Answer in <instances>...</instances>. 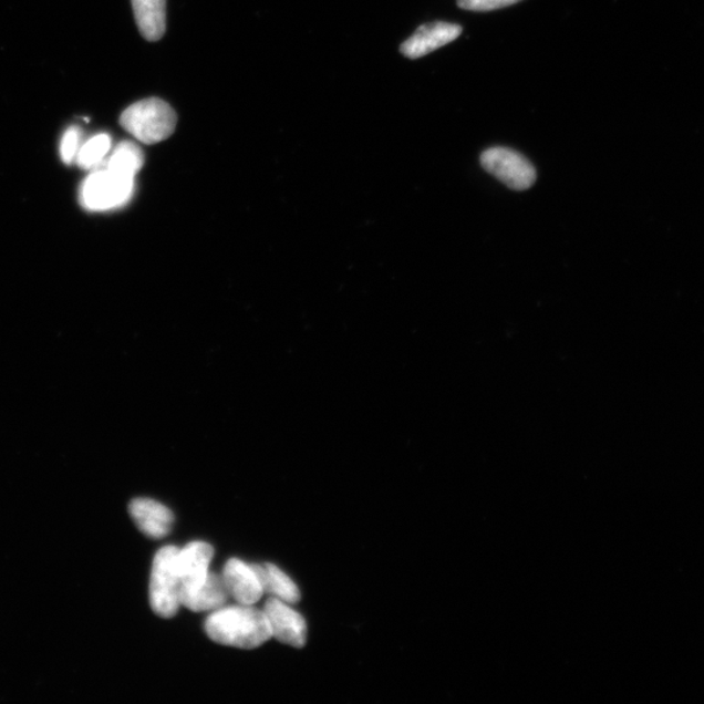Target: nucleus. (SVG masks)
<instances>
[{
  "mask_svg": "<svg viewBox=\"0 0 704 704\" xmlns=\"http://www.w3.org/2000/svg\"><path fill=\"white\" fill-rule=\"evenodd\" d=\"M205 632L216 643L245 650L260 648L271 638L266 612L241 604L213 611Z\"/></svg>",
  "mask_w": 704,
  "mask_h": 704,
  "instance_id": "obj_1",
  "label": "nucleus"
},
{
  "mask_svg": "<svg viewBox=\"0 0 704 704\" xmlns=\"http://www.w3.org/2000/svg\"><path fill=\"white\" fill-rule=\"evenodd\" d=\"M173 107L159 99H148L124 110L122 127L144 144H157L173 135L176 127Z\"/></svg>",
  "mask_w": 704,
  "mask_h": 704,
  "instance_id": "obj_2",
  "label": "nucleus"
},
{
  "mask_svg": "<svg viewBox=\"0 0 704 704\" xmlns=\"http://www.w3.org/2000/svg\"><path fill=\"white\" fill-rule=\"evenodd\" d=\"M134 190L135 178L100 166L84 180L80 204L91 211L113 210L127 204Z\"/></svg>",
  "mask_w": 704,
  "mask_h": 704,
  "instance_id": "obj_3",
  "label": "nucleus"
},
{
  "mask_svg": "<svg viewBox=\"0 0 704 704\" xmlns=\"http://www.w3.org/2000/svg\"><path fill=\"white\" fill-rule=\"evenodd\" d=\"M179 549L170 546L159 549L154 557L151 576V605L154 613L172 619L179 611L180 579L176 571Z\"/></svg>",
  "mask_w": 704,
  "mask_h": 704,
  "instance_id": "obj_4",
  "label": "nucleus"
},
{
  "mask_svg": "<svg viewBox=\"0 0 704 704\" xmlns=\"http://www.w3.org/2000/svg\"><path fill=\"white\" fill-rule=\"evenodd\" d=\"M480 164L487 173L496 176L513 190H526L537 182V170L522 154L495 146L482 154Z\"/></svg>",
  "mask_w": 704,
  "mask_h": 704,
  "instance_id": "obj_5",
  "label": "nucleus"
},
{
  "mask_svg": "<svg viewBox=\"0 0 704 704\" xmlns=\"http://www.w3.org/2000/svg\"><path fill=\"white\" fill-rule=\"evenodd\" d=\"M263 612L267 614L271 636L276 640L290 644L292 648L302 649L307 642V623L303 615L291 610L284 601L270 598Z\"/></svg>",
  "mask_w": 704,
  "mask_h": 704,
  "instance_id": "obj_6",
  "label": "nucleus"
},
{
  "mask_svg": "<svg viewBox=\"0 0 704 704\" xmlns=\"http://www.w3.org/2000/svg\"><path fill=\"white\" fill-rule=\"evenodd\" d=\"M213 556L215 549L204 541L189 542L186 548L179 549L175 563L180 579V590H194L205 582Z\"/></svg>",
  "mask_w": 704,
  "mask_h": 704,
  "instance_id": "obj_7",
  "label": "nucleus"
},
{
  "mask_svg": "<svg viewBox=\"0 0 704 704\" xmlns=\"http://www.w3.org/2000/svg\"><path fill=\"white\" fill-rule=\"evenodd\" d=\"M460 33V25L444 23V21L424 24L402 43L401 53L410 59L422 58L457 40Z\"/></svg>",
  "mask_w": 704,
  "mask_h": 704,
  "instance_id": "obj_8",
  "label": "nucleus"
},
{
  "mask_svg": "<svg viewBox=\"0 0 704 704\" xmlns=\"http://www.w3.org/2000/svg\"><path fill=\"white\" fill-rule=\"evenodd\" d=\"M130 515L141 531L152 539H163L172 531L173 511L151 498H136L130 504Z\"/></svg>",
  "mask_w": 704,
  "mask_h": 704,
  "instance_id": "obj_9",
  "label": "nucleus"
},
{
  "mask_svg": "<svg viewBox=\"0 0 704 704\" xmlns=\"http://www.w3.org/2000/svg\"><path fill=\"white\" fill-rule=\"evenodd\" d=\"M222 577L229 596L239 604L252 605L261 599L262 587L251 565L231 559L225 565Z\"/></svg>",
  "mask_w": 704,
  "mask_h": 704,
  "instance_id": "obj_10",
  "label": "nucleus"
},
{
  "mask_svg": "<svg viewBox=\"0 0 704 704\" xmlns=\"http://www.w3.org/2000/svg\"><path fill=\"white\" fill-rule=\"evenodd\" d=\"M224 577L209 573L205 582L194 590H180V604L193 612L217 611L229 598Z\"/></svg>",
  "mask_w": 704,
  "mask_h": 704,
  "instance_id": "obj_11",
  "label": "nucleus"
},
{
  "mask_svg": "<svg viewBox=\"0 0 704 704\" xmlns=\"http://www.w3.org/2000/svg\"><path fill=\"white\" fill-rule=\"evenodd\" d=\"M135 20L145 40L158 41L166 32V0H132Z\"/></svg>",
  "mask_w": 704,
  "mask_h": 704,
  "instance_id": "obj_12",
  "label": "nucleus"
},
{
  "mask_svg": "<svg viewBox=\"0 0 704 704\" xmlns=\"http://www.w3.org/2000/svg\"><path fill=\"white\" fill-rule=\"evenodd\" d=\"M251 568L258 576L263 592L271 593L284 603H298L300 591L292 579L278 569L273 563H253Z\"/></svg>",
  "mask_w": 704,
  "mask_h": 704,
  "instance_id": "obj_13",
  "label": "nucleus"
},
{
  "mask_svg": "<svg viewBox=\"0 0 704 704\" xmlns=\"http://www.w3.org/2000/svg\"><path fill=\"white\" fill-rule=\"evenodd\" d=\"M144 154L141 146L131 142H123L116 145L112 156H110L106 167L108 170L135 178L144 165Z\"/></svg>",
  "mask_w": 704,
  "mask_h": 704,
  "instance_id": "obj_14",
  "label": "nucleus"
},
{
  "mask_svg": "<svg viewBox=\"0 0 704 704\" xmlns=\"http://www.w3.org/2000/svg\"><path fill=\"white\" fill-rule=\"evenodd\" d=\"M112 148V138L107 135H97L80 146L75 163L83 170H94L104 163L107 153Z\"/></svg>",
  "mask_w": 704,
  "mask_h": 704,
  "instance_id": "obj_15",
  "label": "nucleus"
},
{
  "mask_svg": "<svg viewBox=\"0 0 704 704\" xmlns=\"http://www.w3.org/2000/svg\"><path fill=\"white\" fill-rule=\"evenodd\" d=\"M82 141V131L79 127H71L65 131L61 144V157L65 164L75 163Z\"/></svg>",
  "mask_w": 704,
  "mask_h": 704,
  "instance_id": "obj_16",
  "label": "nucleus"
},
{
  "mask_svg": "<svg viewBox=\"0 0 704 704\" xmlns=\"http://www.w3.org/2000/svg\"><path fill=\"white\" fill-rule=\"evenodd\" d=\"M522 2V0H458L462 10L488 12L505 9L513 4Z\"/></svg>",
  "mask_w": 704,
  "mask_h": 704,
  "instance_id": "obj_17",
  "label": "nucleus"
}]
</instances>
